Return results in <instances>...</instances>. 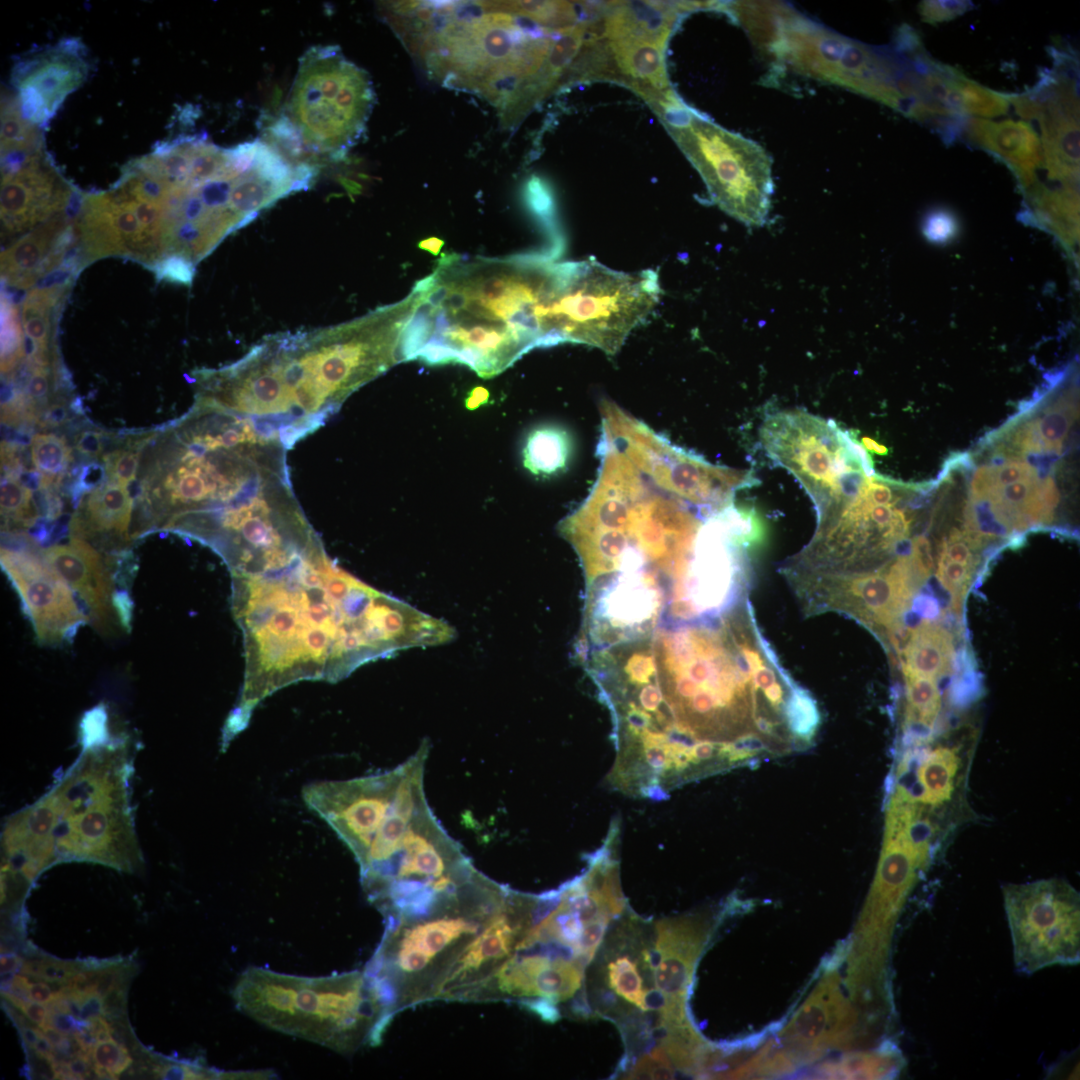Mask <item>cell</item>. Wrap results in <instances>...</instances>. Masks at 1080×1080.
I'll list each match as a JSON object with an SVG mask.
<instances>
[{
  "label": "cell",
  "mask_w": 1080,
  "mask_h": 1080,
  "mask_svg": "<svg viewBox=\"0 0 1080 1080\" xmlns=\"http://www.w3.org/2000/svg\"><path fill=\"white\" fill-rule=\"evenodd\" d=\"M511 12L540 26L559 30L573 26L578 20L579 2L568 1H504ZM583 20V19H582Z\"/></svg>",
  "instance_id": "836d02e7"
},
{
  "label": "cell",
  "mask_w": 1080,
  "mask_h": 1080,
  "mask_svg": "<svg viewBox=\"0 0 1080 1080\" xmlns=\"http://www.w3.org/2000/svg\"><path fill=\"white\" fill-rule=\"evenodd\" d=\"M76 1018L70 1013L49 1011L48 1024L65 1035L73 1036L89 1024Z\"/></svg>",
  "instance_id": "bcb514c9"
},
{
  "label": "cell",
  "mask_w": 1080,
  "mask_h": 1080,
  "mask_svg": "<svg viewBox=\"0 0 1080 1080\" xmlns=\"http://www.w3.org/2000/svg\"><path fill=\"white\" fill-rule=\"evenodd\" d=\"M91 69L88 50L75 37L21 55L13 64L10 82L24 117L43 129Z\"/></svg>",
  "instance_id": "44dd1931"
},
{
  "label": "cell",
  "mask_w": 1080,
  "mask_h": 1080,
  "mask_svg": "<svg viewBox=\"0 0 1080 1080\" xmlns=\"http://www.w3.org/2000/svg\"><path fill=\"white\" fill-rule=\"evenodd\" d=\"M1 171V223L6 239L66 212L75 199L45 149L20 166Z\"/></svg>",
  "instance_id": "cb8c5ba5"
},
{
  "label": "cell",
  "mask_w": 1080,
  "mask_h": 1080,
  "mask_svg": "<svg viewBox=\"0 0 1080 1080\" xmlns=\"http://www.w3.org/2000/svg\"><path fill=\"white\" fill-rule=\"evenodd\" d=\"M232 996L263 1026L341 1054L379 1045L394 1017L364 970L307 977L251 966Z\"/></svg>",
  "instance_id": "9c48e42d"
},
{
  "label": "cell",
  "mask_w": 1080,
  "mask_h": 1080,
  "mask_svg": "<svg viewBox=\"0 0 1080 1080\" xmlns=\"http://www.w3.org/2000/svg\"><path fill=\"white\" fill-rule=\"evenodd\" d=\"M107 473L112 482L123 487L132 482L137 473L139 455L130 450H117L105 457Z\"/></svg>",
  "instance_id": "b9f144b4"
},
{
  "label": "cell",
  "mask_w": 1080,
  "mask_h": 1080,
  "mask_svg": "<svg viewBox=\"0 0 1080 1080\" xmlns=\"http://www.w3.org/2000/svg\"><path fill=\"white\" fill-rule=\"evenodd\" d=\"M566 431L556 426H541L531 431L524 444L525 467L538 476H552L564 470L570 455Z\"/></svg>",
  "instance_id": "d6a6232c"
},
{
  "label": "cell",
  "mask_w": 1080,
  "mask_h": 1080,
  "mask_svg": "<svg viewBox=\"0 0 1080 1080\" xmlns=\"http://www.w3.org/2000/svg\"><path fill=\"white\" fill-rule=\"evenodd\" d=\"M426 740L397 767L306 786L302 797L353 853L367 899L400 908L467 872L471 859L441 826L424 792Z\"/></svg>",
  "instance_id": "5b68a950"
},
{
  "label": "cell",
  "mask_w": 1080,
  "mask_h": 1080,
  "mask_svg": "<svg viewBox=\"0 0 1080 1080\" xmlns=\"http://www.w3.org/2000/svg\"><path fill=\"white\" fill-rule=\"evenodd\" d=\"M93 1066L106 1071L111 1079L117 1078L132 1064V1057L125 1045L112 1039L98 1042L92 1050Z\"/></svg>",
  "instance_id": "ab89813d"
},
{
  "label": "cell",
  "mask_w": 1080,
  "mask_h": 1080,
  "mask_svg": "<svg viewBox=\"0 0 1080 1080\" xmlns=\"http://www.w3.org/2000/svg\"><path fill=\"white\" fill-rule=\"evenodd\" d=\"M759 435L766 456L797 479L817 517L874 471L870 456L849 431L803 409L768 412Z\"/></svg>",
  "instance_id": "9a60e30c"
},
{
  "label": "cell",
  "mask_w": 1080,
  "mask_h": 1080,
  "mask_svg": "<svg viewBox=\"0 0 1080 1080\" xmlns=\"http://www.w3.org/2000/svg\"><path fill=\"white\" fill-rule=\"evenodd\" d=\"M760 45L800 74L847 87L906 113L912 63L909 53L896 44L869 46L773 4Z\"/></svg>",
  "instance_id": "4fadbf2b"
},
{
  "label": "cell",
  "mask_w": 1080,
  "mask_h": 1080,
  "mask_svg": "<svg viewBox=\"0 0 1080 1080\" xmlns=\"http://www.w3.org/2000/svg\"><path fill=\"white\" fill-rule=\"evenodd\" d=\"M657 272L625 273L593 257L556 262L545 312V347L563 342L616 354L659 302Z\"/></svg>",
  "instance_id": "7c38bea8"
},
{
  "label": "cell",
  "mask_w": 1080,
  "mask_h": 1080,
  "mask_svg": "<svg viewBox=\"0 0 1080 1080\" xmlns=\"http://www.w3.org/2000/svg\"><path fill=\"white\" fill-rule=\"evenodd\" d=\"M443 245H444V241L442 239L438 238V237H429V238L421 240L418 243L419 248H421V249H423V250H425V251H427V252H429V253H431V254H433L435 256L439 255Z\"/></svg>",
  "instance_id": "db71d44e"
},
{
  "label": "cell",
  "mask_w": 1080,
  "mask_h": 1080,
  "mask_svg": "<svg viewBox=\"0 0 1080 1080\" xmlns=\"http://www.w3.org/2000/svg\"><path fill=\"white\" fill-rule=\"evenodd\" d=\"M653 111L700 174L713 203L749 227L764 225L774 190L766 150L698 114L675 92Z\"/></svg>",
  "instance_id": "5bb4252c"
},
{
  "label": "cell",
  "mask_w": 1080,
  "mask_h": 1080,
  "mask_svg": "<svg viewBox=\"0 0 1080 1080\" xmlns=\"http://www.w3.org/2000/svg\"><path fill=\"white\" fill-rule=\"evenodd\" d=\"M952 656L948 631L937 624H921L911 633L903 650L904 676L936 680L948 672Z\"/></svg>",
  "instance_id": "4dcf8cb0"
},
{
  "label": "cell",
  "mask_w": 1080,
  "mask_h": 1080,
  "mask_svg": "<svg viewBox=\"0 0 1080 1080\" xmlns=\"http://www.w3.org/2000/svg\"><path fill=\"white\" fill-rule=\"evenodd\" d=\"M623 1075L627 1079H671L676 1068L661 1046L642 1053L635 1061L625 1065Z\"/></svg>",
  "instance_id": "f35d334b"
},
{
  "label": "cell",
  "mask_w": 1080,
  "mask_h": 1080,
  "mask_svg": "<svg viewBox=\"0 0 1080 1080\" xmlns=\"http://www.w3.org/2000/svg\"><path fill=\"white\" fill-rule=\"evenodd\" d=\"M101 434L97 431H84L76 442V448L88 456H98L102 451Z\"/></svg>",
  "instance_id": "681fc988"
},
{
  "label": "cell",
  "mask_w": 1080,
  "mask_h": 1080,
  "mask_svg": "<svg viewBox=\"0 0 1080 1080\" xmlns=\"http://www.w3.org/2000/svg\"><path fill=\"white\" fill-rule=\"evenodd\" d=\"M101 1016H104L103 998L96 992L85 995L81 1000L79 1019L90 1022Z\"/></svg>",
  "instance_id": "c3c4849f"
},
{
  "label": "cell",
  "mask_w": 1080,
  "mask_h": 1080,
  "mask_svg": "<svg viewBox=\"0 0 1080 1080\" xmlns=\"http://www.w3.org/2000/svg\"><path fill=\"white\" fill-rule=\"evenodd\" d=\"M960 137L1001 159L1023 185L1033 181L1034 170L1043 161L1041 140L1035 129L1023 121L994 122L967 117Z\"/></svg>",
  "instance_id": "83f0119b"
},
{
  "label": "cell",
  "mask_w": 1080,
  "mask_h": 1080,
  "mask_svg": "<svg viewBox=\"0 0 1080 1080\" xmlns=\"http://www.w3.org/2000/svg\"><path fill=\"white\" fill-rule=\"evenodd\" d=\"M54 991L45 981L30 983L27 998L31 1001L48 1005L54 999Z\"/></svg>",
  "instance_id": "f907efd6"
},
{
  "label": "cell",
  "mask_w": 1080,
  "mask_h": 1080,
  "mask_svg": "<svg viewBox=\"0 0 1080 1080\" xmlns=\"http://www.w3.org/2000/svg\"><path fill=\"white\" fill-rule=\"evenodd\" d=\"M807 614L837 611L892 639L912 596L925 579L909 551L879 567L848 573L784 570Z\"/></svg>",
  "instance_id": "ac0fdd59"
},
{
  "label": "cell",
  "mask_w": 1080,
  "mask_h": 1080,
  "mask_svg": "<svg viewBox=\"0 0 1080 1080\" xmlns=\"http://www.w3.org/2000/svg\"><path fill=\"white\" fill-rule=\"evenodd\" d=\"M1044 394H1045V393H1044ZM1046 395H1047V394H1046ZM1051 395H1052V394H1051ZM1061 396H1062V395H1061ZM1066 397H1067V396H1066ZM1068 398H1069V397H1068ZM1069 399H1070V398H1069ZM1071 400H1073V401H1075V402H1076V399H1075V398H1074V399H1071ZM1076 403H1077V402H1076ZM1077 404H1078V403H1077Z\"/></svg>",
  "instance_id": "9f6ffc18"
},
{
  "label": "cell",
  "mask_w": 1080,
  "mask_h": 1080,
  "mask_svg": "<svg viewBox=\"0 0 1080 1080\" xmlns=\"http://www.w3.org/2000/svg\"><path fill=\"white\" fill-rule=\"evenodd\" d=\"M488 399V391L483 387H476L471 390L470 395L466 400L468 408H476Z\"/></svg>",
  "instance_id": "f5cc1de1"
},
{
  "label": "cell",
  "mask_w": 1080,
  "mask_h": 1080,
  "mask_svg": "<svg viewBox=\"0 0 1080 1080\" xmlns=\"http://www.w3.org/2000/svg\"><path fill=\"white\" fill-rule=\"evenodd\" d=\"M195 265L186 259L169 255L163 257L153 269L158 279L183 285H190L194 276Z\"/></svg>",
  "instance_id": "7bdbcfd3"
},
{
  "label": "cell",
  "mask_w": 1080,
  "mask_h": 1080,
  "mask_svg": "<svg viewBox=\"0 0 1080 1080\" xmlns=\"http://www.w3.org/2000/svg\"><path fill=\"white\" fill-rule=\"evenodd\" d=\"M600 411L602 436L654 482L700 509L723 510L755 483L752 471L712 464L674 446L610 400L601 401Z\"/></svg>",
  "instance_id": "e0dca14e"
},
{
  "label": "cell",
  "mask_w": 1080,
  "mask_h": 1080,
  "mask_svg": "<svg viewBox=\"0 0 1080 1080\" xmlns=\"http://www.w3.org/2000/svg\"><path fill=\"white\" fill-rule=\"evenodd\" d=\"M70 214L63 212L6 249L1 255L2 278L10 286L24 289L56 267L68 247L78 239Z\"/></svg>",
  "instance_id": "4316f807"
},
{
  "label": "cell",
  "mask_w": 1080,
  "mask_h": 1080,
  "mask_svg": "<svg viewBox=\"0 0 1080 1080\" xmlns=\"http://www.w3.org/2000/svg\"><path fill=\"white\" fill-rule=\"evenodd\" d=\"M559 30L504 1H410L396 23V35L433 79L486 99L503 123L547 67Z\"/></svg>",
  "instance_id": "8992f818"
},
{
  "label": "cell",
  "mask_w": 1080,
  "mask_h": 1080,
  "mask_svg": "<svg viewBox=\"0 0 1080 1080\" xmlns=\"http://www.w3.org/2000/svg\"><path fill=\"white\" fill-rule=\"evenodd\" d=\"M31 492L14 478L2 480L0 488L1 515L7 524L31 527L36 513L31 508Z\"/></svg>",
  "instance_id": "8d00e7d4"
},
{
  "label": "cell",
  "mask_w": 1080,
  "mask_h": 1080,
  "mask_svg": "<svg viewBox=\"0 0 1080 1080\" xmlns=\"http://www.w3.org/2000/svg\"><path fill=\"white\" fill-rule=\"evenodd\" d=\"M923 488L872 471L817 517L812 539L784 569L848 573L879 567L907 543Z\"/></svg>",
  "instance_id": "8fae6325"
},
{
  "label": "cell",
  "mask_w": 1080,
  "mask_h": 1080,
  "mask_svg": "<svg viewBox=\"0 0 1080 1080\" xmlns=\"http://www.w3.org/2000/svg\"><path fill=\"white\" fill-rule=\"evenodd\" d=\"M556 262L543 253L506 258L443 254L413 287L404 331L410 360L462 364L491 378L544 347Z\"/></svg>",
  "instance_id": "277c9868"
},
{
  "label": "cell",
  "mask_w": 1080,
  "mask_h": 1080,
  "mask_svg": "<svg viewBox=\"0 0 1080 1080\" xmlns=\"http://www.w3.org/2000/svg\"><path fill=\"white\" fill-rule=\"evenodd\" d=\"M701 915L664 918L655 924L651 963L655 987L677 1008L686 1000L699 956L710 934Z\"/></svg>",
  "instance_id": "d4e9b609"
},
{
  "label": "cell",
  "mask_w": 1080,
  "mask_h": 1080,
  "mask_svg": "<svg viewBox=\"0 0 1080 1080\" xmlns=\"http://www.w3.org/2000/svg\"><path fill=\"white\" fill-rule=\"evenodd\" d=\"M639 682H652L679 732L773 754L791 734L798 685L781 667L747 601L715 617L664 623L633 644Z\"/></svg>",
  "instance_id": "7a4b0ae2"
},
{
  "label": "cell",
  "mask_w": 1080,
  "mask_h": 1080,
  "mask_svg": "<svg viewBox=\"0 0 1080 1080\" xmlns=\"http://www.w3.org/2000/svg\"><path fill=\"white\" fill-rule=\"evenodd\" d=\"M22 959L13 953L1 955V974H10L21 969Z\"/></svg>",
  "instance_id": "816d5d0a"
},
{
  "label": "cell",
  "mask_w": 1080,
  "mask_h": 1080,
  "mask_svg": "<svg viewBox=\"0 0 1080 1080\" xmlns=\"http://www.w3.org/2000/svg\"><path fill=\"white\" fill-rule=\"evenodd\" d=\"M375 102L366 70L339 46H312L271 133L299 152L341 159L363 138Z\"/></svg>",
  "instance_id": "30bf717a"
},
{
  "label": "cell",
  "mask_w": 1080,
  "mask_h": 1080,
  "mask_svg": "<svg viewBox=\"0 0 1080 1080\" xmlns=\"http://www.w3.org/2000/svg\"><path fill=\"white\" fill-rule=\"evenodd\" d=\"M49 374L46 366L32 365L27 382V394L31 403H43L49 393Z\"/></svg>",
  "instance_id": "f6af8a7d"
},
{
  "label": "cell",
  "mask_w": 1080,
  "mask_h": 1080,
  "mask_svg": "<svg viewBox=\"0 0 1080 1080\" xmlns=\"http://www.w3.org/2000/svg\"><path fill=\"white\" fill-rule=\"evenodd\" d=\"M40 130L24 117L14 94L5 96L1 108V167L21 165L42 151Z\"/></svg>",
  "instance_id": "1f68e13d"
},
{
  "label": "cell",
  "mask_w": 1080,
  "mask_h": 1080,
  "mask_svg": "<svg viewBox=\"0 0 1080 1080\" xmlns=\"http://www.w3.org/2000/svg\"><path fill=\"white\" fill-rule=\"evenodd\" d=\"M24 341L19 313L4 294L1 295V372L12 370L24 355Z\"/></svg>",
  "instance_id": "d590c367"
},
{
  "label": "cell",
  "mask_w": 1080,
  "mask_h": 1080,
  "mask_svg": "<svg viewBox=\"0 0 1080 1080\" xmlns=\"http://www.w3.org/2000/svg\"><path fill=\"white\" fill-rule=\"evenodd\" d=\"M415 302L410 292L340 325L267 336L235 363L199 372L198 396L252 419L291 449L353 392L401 363L399 341Z\"/></svg>",
  "instance_id": "3957f363"
},
{
  "label": "cell",
  "mask_w": 1080,
  "mask_h": 1080,
  "mask_svg": "<svg viewBox=\"0 0 1080 1080\" xmlns=\"http://www.w3.org/2000/svg\"><path fill=\"white\" fill-rule=\"evenodd\" d=\"M70 449L54 434H36L31 441V459L36 470L47 479L61 474L67 467Z\"/></svg>",
  "instance_id": "e575fe53"
},
{
  "label": "cell",
  "mask_w": 1080,
  "mask_h": 1080,
  "mask_svg": "<svg viewBox=\"0 0 1080 1080\" xmlns=\"http://www.w3.org/2000/svg\"><path fill=\"white\" fill-rule=\"evenodd\" d=\"M1017 113L1039 122L1043 157L1052 178L1076 184L1079 174L1078 69L1054 65L1021 93Z\"/></svg>",
  "instance_id": "ffe728a7"
},
{
  "label": "cell",
  "mask_w": 1080,
  "mask_h": 1080,
  "mask_svg": "<svg viewBox=\"0 0 1080 1080\" xmlns=\"http://www.w3.org/2000/svg\"><path fill=\"white\" fill-rule=\"evenodd\" d=\"M1015 963L1025 972L1079 960V894L1058 878L1004 888Z\"/></svg>",
  "instance_id": "d6986e66"
},
{
  "label": "cell",
  "mask_w": 1080,
  "mask_h": 1080,
  "mask_svg": "<svg viewBox=\"0 0 1080 1080\" xmlns=\"http://www.w3.org/2000/svg\"><path fill=\"white\" fill-rule=\"evenodd\" d=\"M836 988L833 980L819 987L787 1027L784 1038L791 1047L789 1052H795L797 1062L819 1056L841 1037L840 1018L844 1009Z\"/></svg>",
  "instance_id": "f1b7e54d"
},
{
  "label": "cell",
  "mask_w": 1080,
  "mask_h": 1080,
  "mask_svg": "<svg viewBox=\"0 0 1080 1080\" xmlns=\"http://www.w3.org/2000/svg\"><path fill=\"white\" fill-rule=\"evenodd\" d=\"M973 3L970 1H922L918 11L924 22L930 24L953 20L956 17L971 10Z\"/></svg>",
  "instance_id": "60d3db41"
},
{
  "label": "cell",
  "mask_w": 1080,
  "mask_h": 1080,
  "mask_svg": "<svg viewBox=\"0 0 1080 1080\" xmlns=\"http://www.w3.org/2000/svg\"><path fill=\"white\" fill-rule=\"evenodd\" d=\"M510 888L477 869L416 916H384L364 972L391 1012L434 1001L453 964L503 907Z\"/></svg>",
  "instance_id": "52a82bcc"
},
{
  "label": "cell",
  "mask_w": 1080,
  "mask_h": 1080,
  "mask_svg": "<svg viewBox=\"0 0 1080 1080\" xmlns=\"http://www.w3.org/2000/svg\"><path fill=\"white\" fill-rule=\"evenodd\" d=\"M244 683L223 735L232 740L267 696L303 680L337 682L408 648L441 645L446 623L361 582L326 551L276 573L232 577Z\"/></svg>",
  "instance_id": "6da1fadb"
},
{
  "label": "cell",
  "mask_w": 1080,
  "mask_h": 1080,
  "mask_svg": "<svg viewBox=\"0 0 1080 1080\" xmlns=\"http://www.w3.org/2000/svg\"><path fill=\"white\" fill-rule=\"evenodd\" d=\"M924 234L933 241H944L955 234L957 223L952 214L937 210L929 213L924 221Z\"/></svg>",
  "instance_id": "ee69618b"
},
{
  "label": "cell",
  "mask_w": 1080,
  "mask_h": 1080,
  "mask_svg": "<svg viewBox=\"0 0 1080 1080\" xmlns=\"http://www.w3.org/2000/svg\"><path fill=\"white\" fill-rule=\"evenodd\" d=\"M112 605L116 612V616L119 619L120 624L127 632L131 630L132 620V600L125 591L114 592L112 596Z\"/></svg>",
  "instance_id": "7dc6e473"
},
{
  "label": "cell",
  "mask_w": 1080,
  "mask_h": 1080,
  "mask_svg": "<svg viewBox=\"0 0 1080 1080\" xmlns=\"http://www.w3.org/2000/svg\"><path fill=\"white\" fill-rule=\"evenodd\" d=\"M166 200L162 184L130 163L110 190L83 196L75 221L82 265L121 255L154 268L164 257Z\"/></svg>",
  "instance_id": "2e32d148"
},
{
  "label": "cell",
  "mask_w": 1080,
  "mask_h": 1080,
  "mask_svg": "<svg viewBox=\"0 0 1080 1080\" xmlns=\"http://www.w3.org/2000/svg\"><path fill=\"white\" fill-rule=\"evenodd\" d=\"M1 565L22 600L39 643L71 640L88 621L72 589L44 559L25 549L2 546Z\"/></svg>",
  "instance_id": "603a6c76"
},
{
  "label": "cell",
  "mask_w": 1080,
  "mask_h": 1080,
  "mask_svg": "<svg viewBox=\"0 0 1080 1080\" xmlns=\"http://www.w3.org/2000/svg\"><path fill=\"white\" fill-rule=\"evenodd\" d=\"M45 562L75 591L93 625L107 631L112 621V576L100 554L85 540L71 536L67 545L43 550Z\"/></svg>",
  "instance_id": "484cf974"
},
{
  "label": "cell",
  "mask_w": 1080,
  "mask_h": 1080,
  "mask_svg": "<svg viewBox=\"0 0 1080 1080\" xmlns=\"http://www.w3.org/2000/svg\"><path fill=\"white\" fill-rule=\"evenodd\" d=\"M535 895L510 889L503 907L453 964L434 1000L472 1002L533 921Z\"/></svg>",
  "instance_id": "7402d4cb"
},
{
  "label": "cell",
  "mask_w": 1080,
  "mask_h": 1080,
  "mask_svg": "<svg viewBox=\"0 0 1080 1080\" xmlns=\"http://www.w3.org/2000/svg\"><path fill=\"white\" fill-rule=\"evenodd\" d=\"M863 443H864V447L867 448L868 450L874 451V452L879 453V454H884L885 453V448L883 446L878 445L872 439L865 438V439H863Z\"/></svg>",
  "instance_id": "11a10c76"
},
{
  "label": "cell",
  "mask_w": 1080,
  "mask_h": 1080,
  "mask_svg": "<svg viewBox=\"0 0 1080 1080\" xmlns=\"http://www.w3.org/2000/svg\"><path fill=\"white\" fill-rule=\"evenodd\" d=\"M976 569L975 566L951 561L937 554L936 575L942 586L949 592L955 611L961 609Z\"/></svg>",
  "instance_id": "74e56055"
},
{
  "label": "cell",
  "mask_w": 1080,
  "mask_h": 1080,
  "mask_svg": "<svg viewBox=\"0 0 1080 1080\" xmlns=\"http://www.w3.org/2000/svg\"><path fill=\"white\" fill-rule=\"evenodd\" d=\"M131 514L132 498L127 488L110 482L97 487L87 497L84 519L76 517L71 521V536L113 533L127 538Z\"/></svg>",
  "instance_id": "f546056e"
},
{
  "label": "cell",
  "mask_w": 1080,
  "mask_h": 1080,
  "mask_svg": "<svg viewBox=\"0 0 1080 1080\" xmlns=\"http://www.w3.org/2000/svg\"><path fill=\"white\" fill-rule=\"evenodd\" d=\"M112 746L86 750L57 787L20 812L23 835L53 862L88 860L132 871L141 861L127 793L128 753Z\"/></svg>",
  "instance_id": "ba28073f"
}]
</instances>
